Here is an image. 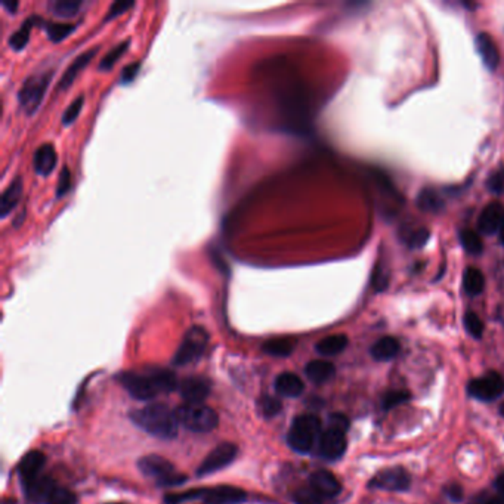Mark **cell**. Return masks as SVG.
<instances>
[{
	"instance_id": "obj_29",
	"label": "cell",
	"mask_w": 504,
	"mask_h": 504,
	"mask_svg": "<svg viewBox=\"0 0 504 504\" xmlns=\"http://www.w3.org/2000/svg\"><path fill=\"white\" fill-rule=\"evenodd\" d=\"M44 30L48 39L54 43H59L67 39L76 30V24L71 23H44Z\"/></svg>"
},
{
	"instance_id": "obj_25",
	"label": "cell",
	"mask_w": 504,
	"mask_h": 504,
	"mask_svg": "<svg viewBox=\"0 0 504 504\" xmlns=\"http://www.w3.org/2000/svg\"><path fill=\"white\" fill-rule=\"evenodd\" d=\"M348 343H349V340L344 335H333V336H328V337H324L323 340H320L317 343V346H315V349H317V352L320 355L335 356V355L342 354L346 349Z\"/></svg>"
},
{
	"instance_id": "obj_13",
	"label": "cell",
	"mask_w": 504,
	"mask_h": 504,
	"mask_svg": "<svg viewBox=\"0 0 504 504\" xmlns=\"http://www.w3.org/2000/svg\"><path fill=\"white\" fill-rule=\"evenodd\" d=\"M178 389L188 404H201L209 397L210 382L204 377H186L179 383Z\"/></svg>"
},
{
	"instance_id": "obj_6",
	"label": "cell",
	"mask_w": 504,
	"mask_h": 504,
	"mask_svg": "<svg viewBox=\"0 0 504 504\" xmlns=\"http://www.w3.org/2000/svg\"><path fill=\"white\" fill-rule=\"evenodd\" d=\"M209 344V333L200 325L191 327L185 333L179 348L173 356V364L184 367L198 361Z\"/></svg>"
},
{
	"instance_id": "obj_37",
	"label": "cell",
	"mask_w": 504,
	"mask_h": 504,
	"mask_svg": "<svg viewBox=\"0 0 504 504\" xmlns=\"http://www.w3.org/2000/svg\"><path fill=\"white\" fill-rule=\"evenodd\" d=\"M83 104H85V98H83L82 95L77 97V98L67 107L64 114H62V124L68 126V124L74 123L76 119L78 117V114H80V112H82Z\"/></svg>"
},
{
	"instance_id": "obj_3",
	"label": "cell",
	"mask_w": 504,
	"mask_h": 504,
	"mask_svg": "<svg viewBox=\"0 0 504 504\" xmlns=\"http://www.w3.org/2000/svg\"><path fill=\"white\" fill-rule=\"evenodd\" d=\"M321 421L313 414H302L293 420L287 433V443L299 454H308L318 444L321 436Z\"/></svg>"
},
{
	"instance_id": "obj_17",
	"label": "cell",
	"mask_w": 504,
	"mask_h": 504,
	"mask_svg": "<svg viewBox=\"0 0 504 504\" xmlns=\"http://www.w3.org/2000/svg\"><path fill=\"white\" fill-rule=\"evenodd\" d=\"M504 222V208L498 203H491L486 206L479 217V232L484 235H491L500 231Z\"/></svg>"
},
{
	"instance_id": "obj_49",
	"label": "cell",
	"mask_w": 504,
	"mask_h": 504,
	"mask_svg": "<svg viewBox=\"0 0 504 504\" xmlns=\"http://www.w3.org/2000/svg\"><path fill=\"white\" fill-rule=\"evenodd\" d=\"M485 504H504V498L503 497H494V498H490L488 500Z\"/></svg>"
},
{
	"instance_id": "obj_48",
	"label": "cell",
	"mask_w": 504,
	"mask_h": 504,
	"mask_svg": "<svg viewBox=\"0 0 504 504\" xmlns=\"http://www.w3.org/2000/svg\"><path fill=\"white\" fill-rule=\"evenodd\" d=\"M496 490L498 491L500 497L504 498V474L496 479Z\"/></svg>"
},
{
	"instance_id": "obj_16",
	"label": "cell",
	"mask_w": 504,
	"mask_h": 504,
	"mask_svg": "<svg viewBox=\"0 0 504 504\" xmlns=\"http://www.w3.org/2000/svg\"><path fill=\"white\" fill-rule=\"evenodd\" d=\"M97 54H98V48H92V49H88L83 54L78 55L68 66V68L64 71V74H62V77L59 78L58 90L68 89L74 83L78 73H80L82 70H85L89 66V62L97 56Z\"/></svg>"
},
{
	"instance_id": "obj_21",
	"label": "cell",
	"mask_w": 504,
	"mask_h": 504,
	"mask_svg": "<svg viewBox=\"0 0 504 504\" xmlns=\"http://www.w3.org/2000/svg\"><path fill=\"white\" fill-rule=\"evenodd\" d=\"M336 373L335 366L330 361L313 359L305 367V374L308 379L315 385H323L333 379Z\"/></svg>"
},
{
	"instance_id": "obj_1",
	"label": "cell",
	"mask_w": 504,
	"mask_h": 504,
	"mask_svg": "<svg viewBox=\"0 0 504 504\" xmlns=\"http://www.w3.org/2000/svg\"><path fill=\"white\" fill-rule=\"evenodd\" d=\"M119 379L131 397L139 401L154 400L159 393H169L179 386L173 373L163 368H154L148 373L128 371L123 373Z\"/></svg>"
},
{
	"instance_id": "obj_33",
	"label": "cell",
	"mask_w": 504,
	"mask_h": 504,
	"mask_svg": "<svg viewBox=\"0 0 504 504\" xmlns=\"http://www.w3.org/2000/svg\"><path fill=\"white\" fill-rule=\"evenodd\" d=\"M293 500L296 504H327L328 503V498L318 494L311 486L299 488V490L293 496Z\"/></svg>"
},
{
	"instance_id": "obj_8",
	"label": "cell",
	"mask_w": 504,
	"mask_h": 504,
	"mask_svg": "<svg viewBox=\"0 0 504 504\" xmlns=\"http://www.w3.org/2000/svg\"><path fill=\"white\" fill-rule=\"evenodd\" d=\"M237 452H239V448L231 443L219 444L215 450H212L206 455V459L201 462V464L197 469V475L208 476V475L216 474V472H219V470H222L224 467L229 466L235 460Z\"/></svg>"
},
{
	"instance_id": "obj_45",
	"label": "cell",
	"mask_w": 504,
	"mask_h": 504,
	"mask_svg": "<svg viewBox=\"0 0 504 504\" xmlns=\"http://www.w3.org/2000/svg\"><path fill=\"white\" fill-rule=\"evenodd\" d=\"M328 424H332V426H336V428L343 429V431H348L349 420L346 419L343 414H332V416H330Z\"/></svg>"
},
{
	"instance_id": "obj_4",
	"label": "cell",
	"mask_w": 504,
	"mask_h": 504,
	"mask_svg": "<svg viewBox=\"0 0 504 504\" xmlns=\"http://www.w3.org/2000/svg\"><path fill=\"white\" fill-rule=\"evenodd\" d=\"M179 424L196 433H209L219 424V416L213 408L203 404H184L176 412Z\"/></svg>"
},
{
	"instance_id": "obj_2",
	"label": "cell",
	"mask_w": 504,
	"mask_h": 504,
	"mask_svg": "<svg viewBox=\"0 0 504 504\" xmlns=\"http://www.w3.org/2000/svg\"><path fill=\"white\" fill-rule=\"evenodd\" d=\"M132 421L144 432L160 438L175 439L179 431V420L176 412L164 404H150L131 413Z\"/></svg>"
},
{
	"instance_id": "obj_47",
	"label": "cell",
	"mask_w": 504,
	"mask_h": 504,
	"mask_svg": "<svg viewBox=\"0 0 504 504\" xmlns=\"http://www.w3.org/2000/svg\"><path fill=\"white\" fill-rule=\"evenodd\" d=\"M2 6L8 11V13H15V12H17L20 4L18 2H8V0H4Z\"/></svg>"
},
{
	"instance_id": "obj_32",
	"label": "cell",
	"mask_w": 504,
	"mask_h": 504,
	"mask_svg": "<svg viewBox=\"0 0 504 504\" xmlns=\"http://www.w3.org/2000/svg\"><path fill=\"white\" fill-rule=\"evenodd\" d=\"M417 206L423 210V212H431V213H436L440 209H443L444 203L443 198H440L435 191L432 190H424L417 200Z\"/></svg>"
},
{
	"instance_id": "obj_39",
	"label": "cell",
	"mask_w": 504,
	"mask_h": 504,
	"mask_svg": "<svg viewBox=\"0 0 504 504\" xmlns=\"http://www.w3.org/2000/svg\"><path fill=\"white\" fill-rule=\"evenodd\" d=\"M488 190L497 196L504 193V166L498 167L488 179Z\"/></svg>"
},
{
	"instance_id": "obj_28",
	"label": "cell",
	"mask_w": 504,
	"mask_h": 504,
	"mask_svg": "<svg viewBox=\"0 0 504 504\" xmlns=\"http://www.w3.org/2000/svg\"><path fill=\"white\" fill-rule=\"evenodd\" d=\"M82 2H78V0H56V2H51L49 4V9L51 12L58 18L62 20H70L78 13L82 8Z\"/></svg>"
},
{
	"instance_id": "obj_20",
	"label": "cell",
	"mask_w": 504,
	"mask_h": 504,
	"mask_svg": "<svg viewBox=\"0 0 504 504\" xmlns=\"http://www.w3.org/2000/svg\"><path fill=\"white\" fill-rule=\"evenodd\" d=\"M476 48L484 61V66L490 71H494L500 64V52L494 39L486 33L479 35L476 37Z\"/></svg>"
},
{
	"instance_id": "obj_11",
	"label": "cell",
	"mask_w": 504,
	"mask_h": 504,
	"mask_svg": "<svg viewBox=\"0 0 504 504\" xmlns=\"http://www.w3.org/2000/svg\"><path fill=\"white\" fill-rule=\"evenodd\" d=\"M197 498L204 504H240L246 500V493L235 486H215L197 490Z\"/></svg>"
},
{
	"instance_id": "obj_9",
	"label": "cell",
	"mask_w": 504,
	"mask_h": 504,
	"mask_svg": "<svg viewBox=\"0 0 504 504\" xmlns=\"http://www.w3.org/2000/svg\"><path fill=\"white\" fill-rule=\"evenodd\" d=\"M318 451L325 460H339L346 451V431L328 424L320 436Z\"/></svg>"
},
{
	"instance_id": "obj_12",
	"label": "cell",
	"mask_w": 504,
	"mask_h": 504,
	"mask_svg": "<svg viewBox=\"0 0 504 504\" xmlns=\"http://www.w3.org/2000/svg\"><path fill=\"white\" fill-rule=\"evenodd\" d=\"M370 486L385 491H405L409 486V475L401 467L388 469L377 474L370 481Z\"/></svg>"
},
{
	"instance_id": "obj_52",
	"label": "cell",
	"mask_w": 504,
	"mask_h": 504,
	"mask_svg": "<svg viewBox=\"0 0 504 504\" xmlns=\"http://www.w3.org/2000/svg\"><path fill=\"white\" fill-rule=\"evenodd\" d=\"M109 504H126V503H109Z\"/></svg>"
},
{
	"instance_id": "obj_24",
	"label": "cell",
	"mask_w": 504,
	"mask_h": 504,
	"mask_svg": "<svg viewBox=\"0 0 504 504\" xmlns=\"http://www.w3.org/2000/svg\"><path fill=\"white\" fill-rule=\"evenodd\" d=\"M400 352V342L390 336L382 337L371 346V355L377 361H389Z\"/></svg>"
},
{
	"instance_id": "obj_23",
	"label": "cell",
	"mask_w": 504,
	"mask_h": 504,
	"mask_svg": "<svg viewBox=\"0 0 504 504\" xmlns=\"http://www.w3.org/2000/svg\"><path fill=\"white\" fill-rule=\"evenodd\" d=\"M56 485L48 476H39L33 482L25 485V493L30 501L33 503H46Z\"/></svg>"
},
{
	"instance_id": "obj_41",
	"label": "cell",
	"mask_w": 504,
	"mask_h": 504,
	"mask_svg": "<svg viewBox=\"0 0 504 504\" xmlns=\"http://www.w3.org/2000/svg\"><path fill=\"white\" fill-rule=\"evenodd\" d=\"M260 409H262V413L263 416L266 417H274L275 414L280 413V409H281V402L274 398V397H263L260 400Z\"/></svg>"
},
{
	"instance_id": "obj_38",
	"label": "cell",
	"mask_w": 504,
	"mask_h": 504,
	"mask_svg": "<svg viewBox=\"0 0 504 504\" xmlns=\"http://www.w3.org/2000/svg\"><path fill=\"white\" fill-rule=\"evenodd\" d=\"M409 400V393L407 390H392L388 392L383 398V408L390 409L393 407H397L405 401Z\"/></svg>"
},
{
	"instance_id": "obj_15",
	"label": "cell",
	"mask_w": 504,
	"mask_h": 504,
	"mask_svg": "<svg viewBox=\"0 0 504 504\" xmlns=\"http://www.w3.org/2000/svg\"><path fill=\"white\" fill-rule=\"evenodd\" d=\"M44 462L46 459L40 451H30L23 457L18 464V475L24 485L33 482L40 476Z\"/></svg>"
},
{
	"instance_id": "obj_31",
	"label": "cell",
	"mask_w": 504,
	"mask_h": 504,
	"mask_svg": "<svg viewBox=\"0 0 504 504\" xmlns=\"http://www.w3.org/2000/svg\"><path fill=\"white\" fill-rule=\"evenodd\" d=\"M129 44H131L129 40H124L123 43L114 46V48H113L112 51H108L107 55L101 59L100 66H98V70H100V71H108V70H112V68L114 67L116 62H117L126 52H128Z\"/></svg>"
},
{
	"instance_id": "obj_18",
	"label": "cell",
	"mask_w": 504,
	"mask_h": 504,
	"mask_svg": "<svg viewBox=\"0 0 504 504\" xmlns=\"http://www.w3.org/2000/svg\"><path fill=\"white\" fill-rule=\"evenodd\" d=\"M274 386H275V392L278 393V395L284 397V398H297V397H301L305 390V385H304L302 379L294 373L280 374L275 379Z\"/></svg>"
},
{
	"instance_id": "obj_34",
	"label": "cell",
	"mask_w": 504,
	"mask_h": 504,
	"mask_svg": "<svg viewBox=\"0 0 504 504\" xmlns=\"http://www.w3.org/2000/svg\"><path fill=\"white\" fill-rule=\"evenodd\" d=\"M460 241H462L464 250L470 255H479L482 251V240L479 237V234L475 231H472V229L462 231Z\"/></svg>"
},
{
	"instance_id": "obj_44",
	"label": "cell",
	"mask_w": 504,
	"mask_h": 504,
	"mask_svg": "<svg viewBox=\"0 0 504 504\" xmlns=\"http://www.w3.org/2000/svg\"><path fill=\"white\" fill-rule=\"evenodd\" d=\"M139 68H140V62H138V61L132 62V64H129V66H126L120 74V83L121 85L132 83L139 73Z\"/></svg>"
},
{
	"instance_id": "obj_30",
	"label": "cell",
	"mask_w": 504,
	"mask_h": 504,
	"mask_svg": "<svg viewBox=\"0 0 504 504\" xmlns=\"http://www.w3.org/2000/svg\"><path fill=\"white\" fill-rule=\"evenodd\" d=\"M294 349V343L289 339H272L263 344V352L272 356H289Z\"/></svg>"
},
{
	"instance_id": "obj_50",
	"label": "cell",
	"mask_w": 504,
	"mask_h": 504,
	"mask_svg": "<svg viewBox=\"0 0 504 504\" xmlns=\"http://www.w3.org/2000/svg\"><path fill=\"white\" fill-rule=\"evenodd\" d=\"M498 237H500V243L504 244V222H503V225H501V228L498 231Z\"/></svg>"
},
{
	"instance_id": "obj_51",
	"label": "cell",
	"mask_w": 504,
	"mask_h": 504,
	"mask_svg": "<svg viewBox=\"0 0 504 504\" xmlns=\"http://www.w3.org/2000/svg\"><path fill=\"white\" fill-rule=\"evenodd\" d=\"M500 413H501V416H504V402H503L501 407H500Z\"/></svg>"
},
{
	"instance_id": "obj_35",
	"label": "cell",
	"mask_w": 504,
	"mask_h": 504,
	"mask_svg": "<svg viewBox=\"0 0 504 504\" xmlns=\"http://www.w3.org/2000/svg\"><path fill=\"white\" fill-rule=\"evenodd\" d=\"M77 496L64 486H55L46 504H76Z\"/></svg>"
},
{
	"instance_id": "obj_43",
	"label": "cell",
	"mask_w": 504,
	"mask_h": 504,
	"mask_svg": "<svg viewBox=\"0 0 504 504\" xmlns=\"http://www.w3.org/2000/svg\"><path fill=\"white\" fill-rule=\"evenodd\" d=\"M429 237H431L429 231L426 228H420L409 235L408 246L412 248H421L424 244L429 241Z\"/></svg>"
},
{
	"instance_id": "obj_27",
	"label": "cell",
	"mask_w": 504,
	"mask_h": 504,
	"mask_svg": "<svg viewBox=\"0 0 504 504\" xmlns=\"http://www.w3.org/2000/svg\"><path fill=\"white\" fill-rule=\"evenodd\" d=\"M463 286L464 290L470 294V296H478L484 292L485 287V277L484 274L478 270V268L470 266L464 271L463 275Z\"/></svg>"
},
{
	"instance_id": "obj_10",
	"label": "cell",
	"mask_w": 504,
	"mask_h": 504,
	"mask_svg": "<svg viewBox=\"0 0 504 504\" xmlns=\"http://www.w3.org/2000/svg\"><path fill=\"white\" fill-rule=\"evenodd\" d=\"M504 379L497 373H490L479 379L470 382L469 393L481 401H493L503 395Z\"/></svg>"
},
{
	"instance_id": "obj_40",
	"label": "cell",
	"mask_w": 504,
	"mask_h": 504,
	"mask_svg": "<svg viewBox=\"0 0 504 504\" xmlns=\"http://www.w3.org/2000/svg\"><path fill=\"white\" fill-rule=\"evenodd\" d=\"M71 190V173L68 167H62L61 175H59V182L56 186V198H62L68 191Z\"/></svg>"
},
{
	"instance_id": "obj_36",
	"label": "cell",
	"mask_w": 504,
	"mask_h": 504,
	"mask_svg": "<svg viewBox=\"0 0 504 504\" xmlns=\"http://www.w3.org/2000/svg\"><path fill=\"white\" fill-rule=\"evenodd\" d=\"M464 325L467 332L475 339H481L484 335V323L475 312H467L464 317Z\"/></svg>"
},
{
	"instance_id": "obj_5",
	"label": "cell",
	"mask_w": 504,
	"mask_h": 504,
	"mask_svg": "<svg viewBox=\"0 0 504 504\" xmlns=\"http://www.w3.org/2000/svg\"><path fill=\"white\" fill-rule=\"evenodd\" d=\"M138 466L145 476L154 479L157 485L164 488L178 486L186 481L184 474L176 472L175 466L160 455H147L139 460Z\"/></svg>"
},
{
	"instance_id": "obj_26",
	"label": "cell",
	"mask_w": 504,
	"mask_h": 504,
	"mask_svg": "<svg viewBox=\"0 0 504 504\" xmlns=\"http://www.w3.org/2000/svg\"><path fill=\"white\" fill-rule=\"evenodd\" d=\"M42 20L39 17H30L25 23H23V25L15 31L13 35H11L9 40H8V44H9V48L13 49V51H23L25 46L28 44L30 42V33H31V28H33V25L36 23H40Z\"/></svg>"
},
{
	"instance_id": "obj_7",
	"label": "cell",
	"mask_w": 504,
	"mask_h": 504,
	"mask_svg": "<svg viewBox=\"0 0 504 504\" xmlns=\"http://www.w3.org/2000/svg\"><path fill=\"white\" fill-rule=\"evenodd\" d=\"M52 74V71H44L42 74L35 73L24 80L18 92V102L27 116H33L37 112L46 95V89L49 86Z\"/></svg>"
},
{
	"instance_id": "obj_22",
	"label": "cell",
	"mask_w": 504,
	"mask_h": 504,
	"mask_svg": "<svg viewBox=\"0 0 504 504\" xmlns=\"http://www.w3.org/2000/svg\"><path fill=\"white\" fill-rule=\"evenodd\" d=\"M23 197V179L15 178L2 193L0 198V215L6 217L15 208L18 206V203Z\"/></svg>"
},
{
	"instance_id": "obj_14",
	"label": "cell",
	"mask_w": 504,
	"mask_h": 504,
	"mask_svg": "<svg viewBox=\"0 0 504 504\" xmlns=\"http://www.w3.org/2000/svg\"><path fill=\"white\" fill-rule=\"evenodd\" d=\"M309 486L328 500L339 496L342 491V485L339 479L332 474V472H327V470L313 472L309 479Z\"/></svg>"
},
{
	"instance_id": "obj_42",
	"label": "cell",
	"mask_w": 504,
	"mask_h": 504,
	"mask_svg": "<svg viewBox=\"0 0 504 504\" xmlns=\"http://www.w3.org/2000/svg\"><path fill=\"white\" fill-rule=\"evenodd\" d=\"M135 6L133 2H114L112 5V8L108 9L107 12V17L104 18V23H108V21H113L114 18L120 17V15H123L124 12H128L129 9H132Z\"/></svg>"
},
{
	"instance_id": "obj_19",
	"label": "cell",
	"mask_w": 504,
	"mask_h": 504,
	"mask_svg": "<svg viewBox=\"0 0 504 504\" xmlns=\"http://www.w3.org/2000/svg\"><path fill=\"white\" fill-rule=\"evenodd\" d=\"M56 151L52 144H43L35 152V172L39 176H49L56 167Z\"/></svg>"
},
{
	"instance_id": "obj_46",
	"label": "cell",
	"mask_w": 504,
	"mask_h": 504,
	"mask_svg": "<svg viewBox=\"0 0 504 504\" xmlns=\"http://www.w3.org/2000/svg\"><path fill=\"white\" fill-rule=\"evenodd\" d=\"M447 494L454 500V501H459L462 500L463 497V491H462V488L459 485H451L450 488H447Z\"/></svg>"
}]
</instances>
